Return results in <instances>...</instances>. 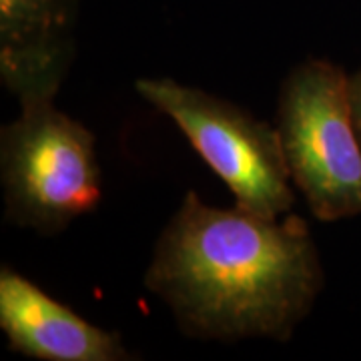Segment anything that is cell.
I'll return each mask as SVG.
<instances>
[{"label": "cell", "mask_w": 361, "mask_h": 361, "mask_svg": "<svg viewBox=\"0 0 361 361\" xmlns=\"http://www.w3.org/2000/svg\"><path fill=\"white\" fill-rule=\"evenodd\" d=\"M322 263L299 215L267 219L205 205L193 191L163 229L145 285L199 339L285 341L322 289Z\"/></svg>", "instance_id": "cell-1"}, {"label": "cell", "mask_w": 361, "mask_h": 361, "mask_svg": "<svg viewBox=\"0 0 361 361\" xmlns=\"http://www.w3.org/2000/svg\"><path fill=\"white\" fill-rule=\"evenodd\" d=\"M20 104L18 118L0 135L6 219L52 235L101 203L94 137L59 111L51 97Z\"/></svg>", "instance_id": "cell-2"}, {"label": "cell", "mask_w": 361, "mask_h": 361, "mask_svg": "<svg viewBox=\"0 0 361 361\" xmlns=\"http://www.w3.org/2000/svg\"><path fill=\"white\" fill-rule=\"evenodd\" d=\"M277 133L289 177L311 213L337 221L361 213V139L349 78L329 61L295 66L281 87Z\"/></svg>", "instance_id": "cell-3"}, {"label": "cell", "mask_w": 361, "mask_h": 361, "mask_svg": "<svg viewBox=\"0 0 361 361\" xmlns=\"http://www.w3.org/2000/svg\"><path fill=\"white\" fill-rule=\"evenodd\" d=\"M135 89L169 116L217 177L237 207L279 219L295 203L277 129L241 106L173 78H139Z\"/></svg>", "instance_id": "cell-4"}, {"label": "cell", "mask_w": 361, "mask_h": 361, "mask_svg": "<svg viewBox=\"0 0 361 361\" xmlns=\"http://www.w3.org/2000/svg\"><path fill=\"white\" fill-rule=\"evenodd\" d=\"M0 327L8 348L42 361H125L118 334L82 319L11 267L0 271Z\"/></svg>", "instance_id": "cell-5"}, {"label": "cell", "mask_w": 361, "mask_h": 361, "mask_svg": "<svg viewBox=\"0 0 361 361\" xmlns=\"http://www.w3.org/2000/svg\"><path fill=\"white\" fill-rule=\"evenodd\" d=\"M71 0H0V77L20 101L54 99L73 61Z\"/></svg>", "instance_id": "cell-6"}, {"label": "cell", "mask_w": 361, "mask_h": 361, "mask_svg": "<svg viewBox=\"0 0 361 361\" xmlns=\"http://www.w3.org/2000/svg\"><path fill=\"white\" fill-rule=\"evenodd\" d=\"M349 92H351V109H353V121L355 129L361 139V73L349 78Z\"/></svg>", "instance_id": "cell-7"}]
</instances>
